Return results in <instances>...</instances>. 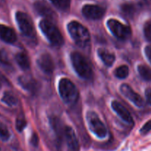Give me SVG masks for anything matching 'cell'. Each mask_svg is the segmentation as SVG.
<instances>
[{
    "mask_svg": "<svg viewBox=\"0 0 151 151\" xmlns=\"http://www.w3.org/2000/svg\"><path fill=\"white\" fill-rule=\"evenodd\" d=\"M67 28L71 37L78 46L85 47L89 44L91 37L86 27L78 22L72 21L69 22Z\"/></svg>",
    "mask_w": 151,
    "mask_h": 151,
    "instance_id": "cell-1",
    "label": "cell"
},
{
    "mask_svg": "<svg viewBox=\"0 0 151 151\" xmlns=\"http://www.w3.org/2000/svg\"><path fill=\"white\" fill-rule=\"evenodd\" d=\"M58 91L63 102L68 105H73L77 102L79 93L76 86L69 78H61L58 84Z\"/></svg>",
    "mask_w": 151,
    "mask_h": 151,
    "instance_id": "cell-2",
    "label": "cell"
},
{
    "mask_svg": "<svg viewBox=\"0 0 151 151\" xmlns=\"http://www.w3.org/2000/svg\"><path fill=\"white\" fill-rule=\"evenodd\" d=\"M39 27L48 41L55 47L63 45V38L58 28L48 19H43L40 22Z\"/></svg>",
    "mask_w": 151,
    "mask_h": 151,
    "instance_id": "cell-3",
    "label": "cell"
},
{
    "mask_svg": "<svg viewBox=\"0 0 151 151\" xmlns=\"http://www.w3.org/2000/svg\"><path fill=\"white\" fill-rule=\"evenodd\" d=\"M71 61L72 66L80 77L84 79H89L92 77V68L89 62L78 52L74 51L71 53Z\"/></svg>",
    "mask_w": 151,
    "mask_h": 151,
    "instance_id": "cell-4",
    "label": "cell"
},
{
    "mask_svg": "<svg viewBox=\"0 0 151 151\" xmlns=\"http://www.w3.org/2000/svg\"><path fill=\"white\" fill-rule=\"evenodd\" d=\"M88 127L98 138L103 139L107 136V129L94 111H88L86 115Z\"/></svg>",
    "mask_w": 151,
    "mask_h": 151,
    "instance_id": "cell-5",
    "label": "cell"
},
{
    "mask_svg": "<svg viewBox=\"0 0 151 151\" xmlns=\"http://www.w3.org/2000/svg\"><path fill=\"white\" fill-rule=\"evenodd\" d=\"M16 19L21 32L27 37L35 36V29L30 16L22 11H18L16 13Z\"/></svg>",
    "mask_w": 151,
    "mask_h": 151,
    "instance_id": "cell-6",
    "label": "cell"
},
{
    "mask_svg": "<svg viewBox=\"0 0 151 151\" xmlns=\"http://www.w3.org/2000/svg\"><path fill=\"white\" fill-rule=\"evenodd\" d=\"M107 26L115 37L121 40H125L131 36V30L129 26L121 23L116 19H109Z\"/></svg>",
    "mask_w": 151,
    "mask_h": 151,
    "instance_id": "cell-7",
    "label": "cell"
},
{
    "mask_svg": "<svg viewBox=\"0 0 151 151\" xmlns=\"http://www.w3.org/2000/svg\"><path fill=\"white\" fill-rule=\"evenodd\" d=\"M62 139L66 143L67 151H80L79 142L72 127L69 126L63 127Z\"/></svg>",
    "mask_w": 151,
    "mask_h": 151,
    "instance_id": "cell-8",
    "label": "cell"
},
{
    "mask_svg": "<svg viewBox=\"0 0 151 151\" xmlns=\"http://www.w3.org/2000/svg\"><path fill=\"white\" fill-rule=\"evenodd\" d=\"M120 91L125 97H126L128 100L134 104L136 106L139 107H142L144 105L145 102L142 98L137 93H136L131 86L127 84H123L120 87Z\"/></svg>",
    "mask_w": 151,
    "mask_h": 151,
    "instance_id": "cell-9",
    "label": "cell"
},
{
    "mask_svg": "<svg viewBox=\"0 0 151 151\" xmlns=\"http://www.w3.org/2000/svg\"><path fill=\"white\" fill-rule=\"evenodd\" d=\"M82 13L89 19H100L104 16L106 10L104 7L95 4H86L82 9Z\"/></svg>",
    "mask_w": 151,
    "mask_h": 151,
    "instance_id": "cell-10",
    "label": "cell"
},
{
    "mask_svg": "<svg viewBox=\"0 0 151 151\" xmlns=\"http://www.w3.org/2000/svg\"><path fill=\"white\" fill-rule=\"evenodd\" d=\"M37 62L40 69L45 73L50 74L54 71V62L52 56L48 53H42L38 59Z\"/></svg>",
    "mask_w": 151,
    "mask_h": 151,
    "instance_id": "cell-11",
    "label": "cell"
},
{
    "mask_svg": "<svg viewBox=\"0 0 151 151\" xmlns=\"http://www.w3.org/2000/svg\"><path fill=\"white\" fill-rule=\"evenodd\" d=\"M111 107L118 114V115L123 121H125L128 124H133L134 123L132 115L120 102H117V101H113L111 102Z\"/></svg>",
    "mask_w": 151,
    "mask_h": 151,
    "instance_id": "cell-12",
    "label": "cell"
},
{
    "mask_svg": "<svg viewBox=\"0 0 151 151\" xmlns=\"http://www.w3.org/2000/svg\"><path fill=\"white\" fill-rule=\"evenodd\" d=\"M0 38L5 42L13 44L17 39L14 30L10 27L0 25Z\"/></svg>",
    "mask_w": 151,
    "mask_h": 151,
    "instance_id": "cell-13",
    "label": "cell"
},
{
    "mask_svg": "<svg viewBox=\"0 0 151 151\" xmlns=\"http://www.w3.org/2000/svg\"><path fill=\"white\" fill-rule=\"evenodd\" d=\"M34 7L35 10L41 16H46L50 19H52L55 15L51 8L44 1H38L34 4Z\"/></svg>",
    "mask_w": 151,
    "mask_h": 151,
    "instance_id": "cell-14",
    "label": "cell"
},
{
    "mask_svg": "<svg viewBox=\"0 0 151 151\" xmlns=\"http://www.w3.org/2000/svg\"><path fill=\"white\" fill-rule=\"evenodd\" d=\"M19 84L27 91H33L36 88V82L32 77L29 76H21L18 78Z\"/></svg>",
    "mask_w": 151,
    "mask_h": 151,
    "instance_id": "cell-15",
    "label": "cell"
},
{
    "mask_svg": "<svg viewBox=\"0 0 151 151\" xmlns=\"http://www.w3.org/2000/svg\"><path fill=\"white\" fill-rule=\"evenodd\" d=\"M97 53H98V56H100V59L105 65L108 67L112 66L115 61V55L113 53L104 48L99 49L97 50Z\"/></svg>",
    "mask_w": 151,
    "mask_h": 151,
    "instance_id": "cell-16",
    "label": "cell"
},
{
    "mask_svg": "<svg viewBox=\"0 0 151 151\" xmlns=\"http://www.w3.org/2000/svg\"><path fill=\"white\" fill-rule=\"evenodd\" d=\"M16 62L18 65L24 70H27L30 67V62H29V57L24 52H19L15 56Z\"/></svg>",
    "mask_w": 151,
    "mask_h": 151,
    "instance_id": "cell-17",
    "label": "cell"
},
{
    "mask_svg": "<svg viewBox=\"0 0 151 151\" xmlns=\"http://www.w3.org/2000/svg\"><path fill=\"white\" fill-rule=\"evenodd\" d=\"M1 101L10 107H14L18 104V99L13 93L10 91L4 92Z\"/></svg>",
    "mask_w": 151,
    "mask_h": 151,
    "instance_id": "cell-18",
    "label": "cell"
},
{
    "mask_svg": "<svg viewBox=\"0 0 151 151\" xmlns=\"http://www.w3.org/2000/svg\"><path fill=\"white\" fill-rule=\"evenodd\" d=\"M138 72L142 78L145 81H151V69L145 65H139L138 66Z\"/></svg>",
    "mask_w": 151,
    "mask_h": 151,
    "instance_id": "cell-19",
    "label": "cell"
},
{
    "mask_svg": "<svg viewBox=\"0 0 151 151\" xmlns=\"http://www.w3.org/2000/svg\"><path fill=\"white\" fill-rule=\"evenodd\" d=\"M114 75L116 76V77L121 78V79L127 78L128 76L129 75V68L126 65L119 66V68H117L115 70Z\"/></svg>",
    "mask_w": 151,
    "mask_h": 151,
    "instance_id": "cell-20",
    "label": "cell"
},
{
    "mask_svg": "<svg viewBox=\"0 0 151 151\" xmlns=\"http://www.w3.org/2000/svg\"><path fill=\"white\" fill-rule=\"evenodd\" d=\"M0 64L4 68H11V62L9 59V56L4 49H0Z\"/></svg>",
    "mask_w": 151,
    "mask_h": 151,
    "instance_id": "cell-21",
    "label": "cell"
},
{
    "mask_svg": "<svg viewBox=\"0 0 151 151\" xmlns=\"http://www.w3.org/2000/svg\"><path fill=\"white\" fill-rule=\"evenodd\" d=\"M57 8L61 10H66L69 8L71 0H50Z\"/></svg>",
    "mask_w": 151,
    "mask_h": 151,
    "instance_id": "cell-22",
    "label": "cell"
},
{
    "mask_svg": "<svg viewBox=\"0 0 151 151\" xmlns=\"http://www.w3.org/2000/svg\"><path fill=\"white\" fill-rule=\"evenodd\" d=\"M10 137V133L4 124L0 121V139L4 142L7 141Z\"/></svg>",
    "mask_w": 151,
    "mask_h": 151,
    "instance_id": "cell-23",
    "label": "cell"
},
{
    "mask_svg": "<svg viewBox=\"0 0 151 151\" xmlns=\"http://www.w3.org/2000/svg\"><path fill=\"white\" fill-rule=\"evenodd\" d=\"M121 10H122V13L125 14L128 16H131L134 15L135 13V7L134 4H130V3H126V4H123L121 6Z\"/></svg>",
    "mask_w": 151,
    "mask_h": 151,
    "instance_id": "cell-24",
    "label": "cell"
},
{
    "mask_svg": "<svg viewBox=\"0 0 151 151\" xmlns=\"http://www.w3.org/2000/svg\"><path fill=\"white\" fill-rule=\"evenodd\" d=\"M143 31H144V35L146 39L151 42V19L145 22Z\"/></svg>",
    "mask_w": 151,
    "mask_h": 151,
    "instance_id": "cell-25",
    "label": "cell"
},
{
    "mask_svg": "<svg viewBox=\"0 0 151 151\" xmlns=\"http://www.w3.org/2000/svg\"><path fill=\"white\" fill-rule=\"evenodd\" d=\"M26 126H27V121L26 120H25L24 117V116L18 117L17 119H16V130H17L19 132H22V130L25 128Z\"/></svg>",
    "mask_w": 151,
    "mask_h": 151,
    "instance_id": "cell-26",
    "label": "cell"
},
{
    "mask_svg": "<svg viewBox=\"0 0 151 151\" xmlns=\"http://www.w3.org/2000/svg\"><path fill=\"white\" fill-rule=\"evenodd\" d=\"M150 131H151V120L147 121V122L143 125V127H142L141 130H140V133H141V134L145 135L147 134V133H149Z\"/></svg>",
    "mask_w": 151,
    "mask_h": 151,
    "instance_id": "cell-27",
    "label": "cell"
},
{
    "mask_svg": "<svg viewBox=\"0 0 151 151\" xmlns=\"http://www.w3.org/2000/svg\"><path fill=\"white\" fill-rule=\"evenodd\" d=\"M30 143L32 146L37 147L39 143V139H38V136L36 133H33L30 139Z\"/></svg>",
    "mask_w": 151,
    "mask_h": 151,
    "instance_id": "cell-28",
    "label": "cell"
},
{
    "mask_svg": "<svg viewBox=\"0 0 151 151\" xmlns=\"http://www.w3.org/2000/svg\"><path fill=\"white\" fill-rule=\"evenodd\" d=\"M145 56H147V59H148V61L151 64V47L150 46H147V47L145 48Z\"/></svg>",
    "mask_w": 151,
    "mask_h": 151,
    "instance_id": "cell-29",
    "label": "cell"
},
{
    "mask_svg": "<svg viewBox=\"0 0 151 151\" xmlns=\"http://www.w3.org/2000/svg\"><path fill=\"white\" fill-rule=\"evenodd\" d=\"M145 97L149 105H151V88H147L145 90Z\"/></svg>",
    "mask_w": 151,
    "mask_h": 151,
    "instance_id": "cell-30",
    "label": "cell"
},
{
    "mask_svg": "<svg viewBox=\"0 0 151 151\" xmlns=\"http://www.w3.org/2000/svg\"><path fill=\"white\" fill-rule=\"evenodd\" d=\"M0 151H3V150H1V148H0Z\"/></svg>",
    "mask_w": 151,
    "mask_h": 151,
    "instance_id": "cell-31",
    "label": "cell"
}]
</instances>
